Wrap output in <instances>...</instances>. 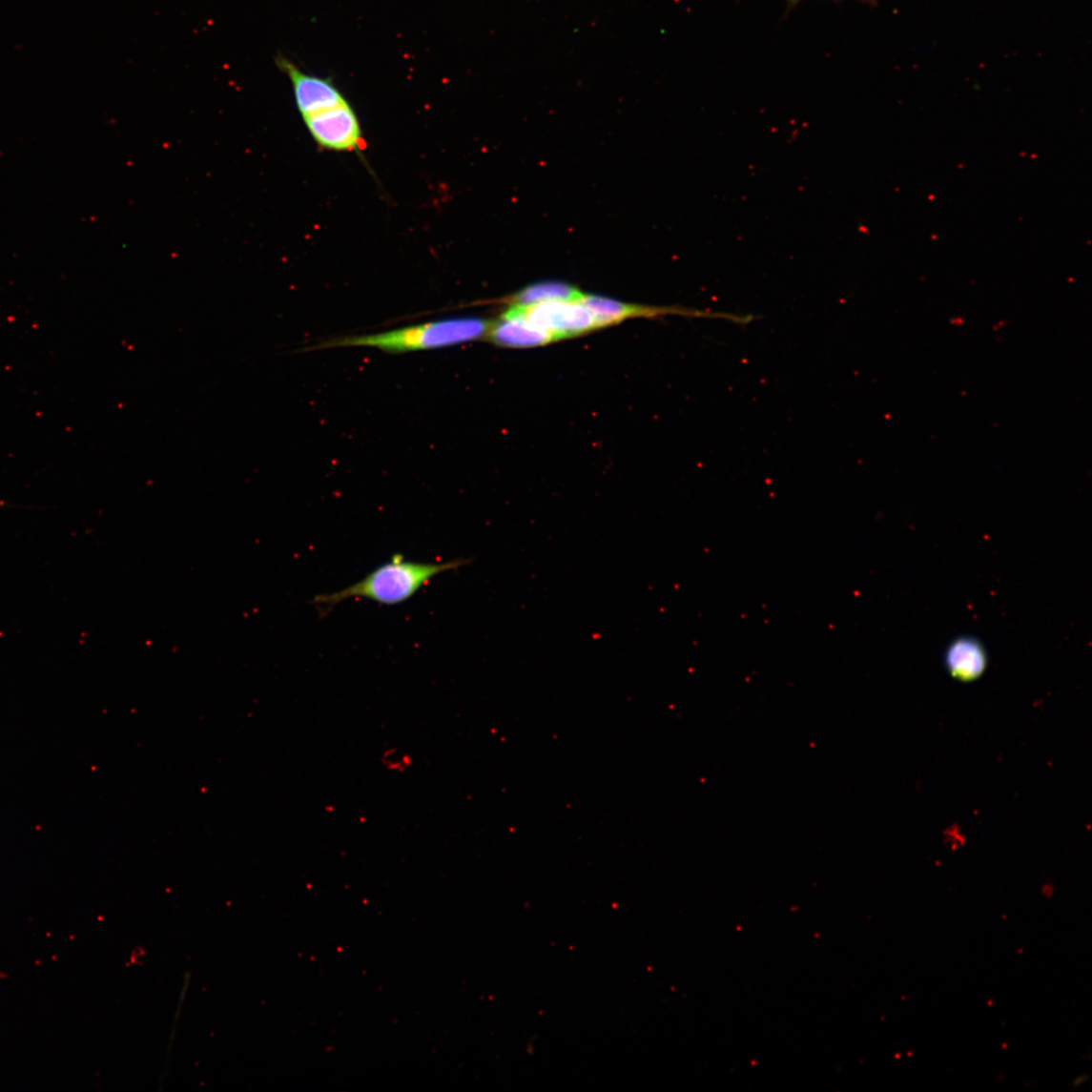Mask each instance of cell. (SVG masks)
<instances>
[{
	"mask_svg": "<svg viewBox=\"0 0 1092 1092\" xmlns=\"http://www.w3.org/2000/svg\"><path fill=\"white\" fill-rule=\"evenodd\" d=\"M468 563L463 559L446 563H419L408 561L397 553L390 562L381 565L360 582L339 592L316 596L313 604L323 610H331L346 600L363 598L383 607H396L412 599L435 577Z\"/></svg>",
	"mask_w": 1092,
	"mask_h": 1092,
	"instance_id": "cell-1",
	"label": "cell"
},
{
	"mask_svg": "<svg viewBox=\"0 0 1092 1092\" xmlns=\"http://www.w3.org/2000/svg\"><path fill=\"white\" fill-rule=\"evenodd\" d=\"M491 323L480 318H455L388 332L349 336L318 348L373 347L386 352L431 350L472 342L485 338Z\"/></svg>",
	"mask_w": 1092,
	"mask_h": 1092,
	"instance_id": "cell-2",
	"label": "cell"
},
{
	"mask_svg": "<svg viewBox=\"0 0 1092 1092\" xmlns=\"http://www.w3.org/2000/svg\"><path fill=\"white\" fill-rule=\"evenodd\" d=\"M535 327L560 341L598 329L595 318L582 301H548L544 304L514 306Z\"/></svg>",
	"mask_w": 1092,
	"mask_h": 1092,
	"instance_id": "cell-3",
	"label": "cell"
},
{
	"mask_svg": "<svg viewBox=\"0 0 1092 1092\" xmlns=\"http://www.w3.org/2000/svg\"><path fill=\"white\" fill-rule=\"evenodd\" d=\"M318 146L340 151H354L361 140V128L354 109L345 103L302 117Z\"/></svg>",
	"mask_w": 1092,
	"mask_h": 1092,
	"instance_id": "cell-4",
	"label": "cell"
},
{
	"mask_svg": "<svg viewBox=\"0 0 1092 1092\" xmlns=\"http://www.w3.org/2000/svg\"><path fill=\"white\" fill-rule=\"evenodd\" d=\"M581 301L593 314L598 329L620 324L621 322L626 321L628 319L631 318H655L670 314L696 318H720L726 319V320H730L731 322H735L736 324L743 325L747 321V319L744 316L707 313L702 311L687 310L684 308L680 309L638 306L633 304H627V302L619 301L617 299L594 295H585Z\"/></svg>",
	"mask_w": 1092,
	"mask_h": 1092,
	"instance_id": "cell-5",
	"label": "cell"
},
{
	"mask_svg": "<svg viewBox=\"0 0 1092 1092\" xmlns=\"http://www.w3.org/2000/svg\"><path fill=\"white\" fill-rule=\"evenodd\" d=\"M276 61L278 69L292 82L296 105L302 117L346 102L331 80L302 72L293 61L284 56H278Z\"/></svg>",
	"mask_w": 1092,
	"mask_h": 1092,
	"instance_id": "cell-6",
	"label": "cell"
},
{
	"mask_svg": "<svg viewBox=\"0 0 1092 1092\" xmlns=\"http://www.w3.org/2000/svg\"><path fill=\"white\" fill-rule=\"evenodd\" d=\"M485 339L497 346L506 348H533L556 341L550 334L529 323L513 306H509L497 321L491 323Z\"/></svg>",
	"mask_w": 1092,
	"mask_h": 1092,
	"instance_id": "cell-7",
	"label": "cell"
},
{
	"mask_svg": "<svg viewBox=\"0 0 1092 1092\" xmlns=\"http://www.w3.org/2000/svg\"><path fill=\"white\" fill-rule=\"evenodd\" d=\"M944 664L953 679L971 683L984 675L988 666V655L978 638L964 635L955 638L947 647Z\"/></svg>",
	"mask_w": 1092,
	"mask_h": 1092,
	"instance_id": "cell-8",
	"label": "cell"
},
{
	"mask_svg": "<svg viewBox=\"0 0 1092 1092\" xmlns=\"http://www.w3.org/2000/svg\"><path fill=\"white\" fill-rule=\"evenodd\" d=\"M585 294L567 283L545 281L528 285L512 296L510 305L529 307L548 301H581Z\"/></svg>",
	"mask_w": 1092,
	"mask_h": 1092,
	"instance_id": "cell-9",
	"label": "cell"
},
{
	"mask_svg": "<svg viewBox=\"0 0 1092 1092\" xmlns=\"http://www.w3.org/2000/svg\"><path fill=\"white\" fill-rule=\"evenodd\" d=\"M787 2H788V4L794 6L797 3L801 2V0H787ZM864 2L874 3V0H864Z\"/></svg>",
	"mask_w": 1092,
	"mask_h": 1092,
	"instance_id": "cell-10",
	"label": "cell"
}]
</instances>
